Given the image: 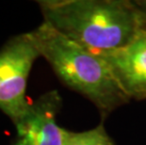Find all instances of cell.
<instances>
[{"label":"cell","instance_id":"obj_1","mask_svg":"<svg viewBox=\"0 0 146 145\" xmlns=\"http://www.w3.org/2000/svg\"><path fill=\"white\" fill-rule=\"evenodd\" d=\"M43 22L90 50L104 53L125 46L146 28L134 1L40 0Z\"/></svg>","mask_w":146,"mask_h":145},{"label":"cell","instance_id":"obj_2","mask_svg":"<svg viewBox=\"0 0 146 145\" xmlns=\"http://www.w3.org/2000/svg\"><path fill=\"white\" fill-rule=\"evenodd\" d=\"M60 82L91 101L102 120L131 100L121 88L108 63L45 22L29 32Z\"/></svg>","mask_w":146,"mask_h":145},{"label":"cell","instance_id":"obj_3","mask_svg":"<svg viewBox=\"0 0 146 145\" xmlns=\"http://www.w3.org/2000/svg\"><path fill=\"white\" fill-rule=\"evenodd\" d=\"M41 57L29 32L10 38L0 48V111L15 125L29 112L27 81Z\"/></svg>","mask_w":146,"mask_h":145},{"label":"cell","instance_id":"obj_4","mask_svg":"<svg viewBox=\"0 0 146 145\" xmlns=\"http://www.w3.org/2000/svg\"><path fill=\"white\" fill-rule=\"evenodd\" d=\"M62 98L57 89L44 92L31 102L29 112L14 125L16 135L10 145H62L58 116Z\"/></svg>","mask_w":146,"mask_h":145},{"label":"cell","instance_id":"obj_5","mask_svg":"<svg viewBox=\"0 0 146 145\" xmlns=\"http://www.w3.org/2000/svg\"><path fill=\"white\" fill-rule=\"evenodd\" d=\"M97 54L108 63L130 100L146 99V28L123 47Z\"/></svg>","mask_w":146,"mask_h":145},{"label":"cell","instance_id":"obj_6","mask_svg":"<svg viewBox=\"0 0 146 145\" xmlns=\"http://www.w3.org/2000/svg\"><path fill=\"white\" fill-rule=\"evenodd\" d=\"M62 145H115L108 134L104 122H100L94 128L82 132L62 129Z\"/></svg>","mask_w":146,"mask_h":145},{"label":"cell","instance_id":"obj_7","mask_svg":"<svg viewBox=\"0 0 146 145\" xmlns=\"http://www.w3.org/2000/svg\"><path fill=\"white\" fill-rule=\"evenodd\" d=\"M134 4L139 10V13H141L146 27V0H135Z\"/></svg>","mask_w":146,"mask_h":145}]
</instances>
